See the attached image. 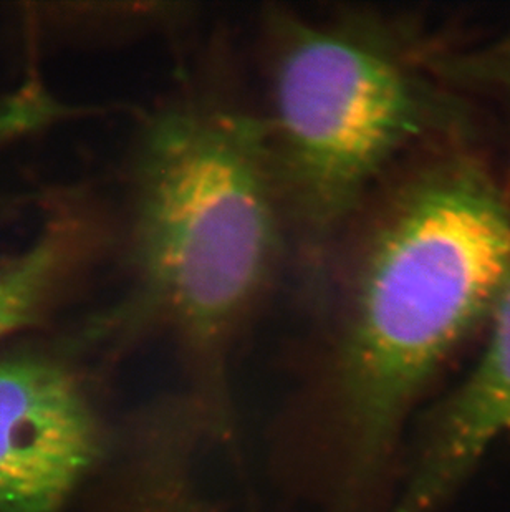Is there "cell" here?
I'll use <instances>...</instances> for the list:
<instances>
[{
  "instance_id": "3",
  "label": "cell",
  "mask_w": 510,
  "mask_h": 512,
  "mask_svg": "<svg viewBox=\"0 0 510 512\" xmlns=\"http://www.w3.org/2000/svg\"><path fill=\"white\" fill-rule=\"evenodd\" d=\"M269 27L270 156L284 208L320 246L448 107L380 25L275 14Z\"/></svg>"
},
{
  "instance_id": "6",
  "label": "cell",
  "mask_w": 510,
  "mask_h": 512,
  "mask_svg": "<svg viewBox=\"0 0 510 512\" xmlns=\"http://www.w3.org/2000/svg\"><path fill=\"white\" fill-rule=\"evenodd\" d=\"M77 252L73 224L55 219L25 251L0 259V340L40 319Z\"/></svg>"
},
{
  "instance_id": "1",
  "label": "cell",
  "mask_w": 510,
  "mask_h": 512,
  "mask_svg": "<svg viewBox=\"0 0 510 512\" xmlns=\"http://www.w3.org/2000/svg\"><path fill=\"white\" fill-rule=\"evenodd\" d=\"M509 272V189L479 160L431 166L376 214L350 277L342 345L358 471L385 455L411 398L489 317Z\"/></svg>"
},
{
  "instance_id": "2",
  "label": "cell",
  "mask_w": 510,
  "mask_h": 512,
  "mask_svg": "<svg viewBox=\"0 0 510 512\" xmlns=\"http://www.w3.org/2000/svg\"><path fill=\"white\" fill-rule=\"evenodd\" d=\"M135 160L126 319L219 345L259 304L279 262L285 208L265 121L166 108L146 123Z\"/></svg>"
},
{
  "instance_id": "4",
  "label": "cell",
  "mask_w": 510,
  "mask_h": 512,
  "mask_svg": "<svg viewBox=\"0 0 510 512\" xmlns=\"http://www.w3.org/2000/svg\"><path fill=\"white\" fill-rule=\"evenodd\" d=\"M97 455L95 416L63 363L0 360V512H57Z\"/></svg>"
},
{
  "instance_id": "5",
  "label": "cell",
  "mask_w": 510,
  "mask_h": 512,
  "mask_svg": "<svg viewBox=\"0 0 510 512\" xmlns=\"http://www.w3.org/2000/svg\"><path fill=\"white\" fill-rule=\"evenodd\" d=\"M476 370L444 410L398 512H428L510 426V272Z\"/></svg>"
}]
</instances>
